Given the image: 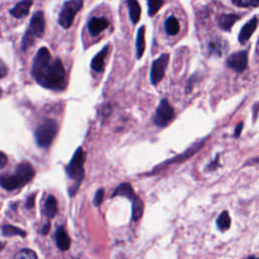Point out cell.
I'll return each mask as SVG.
<instances>
[{
    "instance_id": "obj_26",
    "label": "cell",
    "mask_w": 259,
    "mask_h": 259,
    "mask_svg": "<svg viewBox=\"0 0 259 259\" xmlns=\"http://www.w3.org/2000/svg\"><path fill=\"white\" fill-rule=\"evenodd\" d=\"M233 3L239 7H258L259 0H232Z\"/></svg>"
},
{
    "instance_id": "obj_7",
    "label": "cell",
    "mask_w": 259,
    "mask_h": 259,
    "mask_svg": "<svg viewBox=\"0 0 259 259\" xmlns=\"http://www.w3.org/2000/svg\"><path fill=\"white\" fill-rule=\"evenodd\" d=\"M174 117V110L168 103L166 99L162 100L156 110L155 116L153 118V122L156 126L160 128L166 127Z\"/></svg>"
},
{
    "instance_id": "obj_21",
    "label": "cell",
    "mask_w": 259,
    "mask_h": 259,
    "mask_svg": "<svg viewBox=\"0 0 259 259\" xmlns=\"http://www.w3.org/2000/svg\"><path fill=\"white\" fill-rule=\"evenodd\" d=\"M165 30L169 36L177 35L180 30L178 20L174 16H169L165 21Z\"/></svg>"
},
{
    "instance_id": "obj_19",
    "label": "cell",
    "mask_w": 259,
    "mask_h": 259,
    "mask_svg": "<svg viewBox=\"0 0 259 259\" xmlns=\"http://www.w3.org/2000/svg\"><path fill=\"white\" fill-rule=\"evenodd\" d=\"M132 201H133V203H132V220L137 222V221H139V219L142 217V215L144 213V203L137 196H135L132 199Z\"/></svg>"
},
{
    "instance_id": "obj_28",
    "label": "cell",
    "mask_w": 259,
    "mask_h": 259,
    "mask_svg": "<svg viewBox=\"0 0 259 259\" xmlns=\"http://www.w3.org/2000/svg\"><path fill=\"white\" fill-rule=\"evenodd\" d=\"M105 198V189L104 188H100L99 190L96 191L94 199H93V204L95 207H100L104 201Z\"/></svg>"
},
{
    "instance_id": "obj_16",
    "label": "cell",
    "mask_w": 259,
    "mask_h": 259,
    "mask_svg": "<svg viewBox=\"0 0 259 259\" xmlns=\"http://www.w3.org/2000/svg\"><path fill=\"white\" fill-rule=\"evenodd\" d=\"M136 196L132 185L130 183H122L120 184L114 191L112 198L115 197H125L129 200H132Z\"/></svg>"
},
{
    "instance_id": "obj_15",
    "label": "cell",
    "mask_w": 259,
    "mask_h": 259,
    "mask_svg": "<svg viewBox=\"0 0 259 259\" xmlns=\"http://www.w3.org/2000/svg\"><path fill=\"white\" fill-rule=\"evenodd\" d=\"M239 18L240 16L237 14H221L218 17V24L224 30H230Z\"/></svg>"
},
{
    "instance_id": "obj_27",
    "label": "cell",
    "mask_w": 259,
    "mask_h": 259,
    "mask_svg": "<svg viewBox=\"0 0 259 259\" xmlns=\"http://www.w3.org/2000/svg\"><path fill=\"white\" fill-rule=\"evenodd\" d=\"M14 258H27V259H37L38 255L36 254V252L31 249H21L19 250L18 253H16L14 256Z\"/></svg>"
},
{
    "instance_id": "obj_18",
    "label": "cell",
    "mask_w": 259,
    "mask_h": 259,
    "mask_svg": "<svg viewBox=\"0 0 259 259\" xmlns=\"http://www.w3.org/2000/svg\"><path fill=\"white\" fill-rule=\"evenodd\" d=\"M58 213V202L56 200V198L52 194L48 196L45 205H44V214L50 218L53 219Z\"/></svg>"
},
{
    "instance_id": "obj_8",
    "label": "cell",
    "mask_w": 259,
    "mask_h": 259,
    "mask_svg": "<svg viewBox=\"0 0 259 259\" xmlns=\"http://www.w3.org/2000/svg\"><path fill=\"white\" fill-rule=\"evenodd\" d=\"M169 63V55L163 54L161 55L157 60H155L152 64L151 72H150V79L153 85L158 84L162 78L164 77L165 70Z\"/></svg>"
},
{
    "instance_id": "obj_4",
    "label": "cell",
    "mask_w": 259,
    "mask_h": 259,
    "mask_svg": "<svg viewBox=\"0 0 259 259\" xmlns=\"http://www.w3.org/2000/svg\"><path fill=\"white\" fill-rule=\"evenodd\" d=\"M45 32V16L42 11H37L32 15L28 28L21 41L22 51H26L35 44L36 40L42 38Z\"/></svg>"
},
{
    "instance_id": "obj_12",
    "label": "cell",
    "mask_w": 259,
    "mask_h": 259,
    "mask_svg": "<svg viewBox=\"0 0 259 259\" xmlns=\"http://www.w3.org/2000/svg\"><path fill=\"white\" fill-rule=\"evenodd\" d=\"M258 25V19L257 17H253L250 21H248L241 29L240 34H239V42L244 45L245 43H247V41H249V39L251 38L252 34L255 31L256 27Z\"/></svg>"
},
{
    "instance_id": "obj_36",
    "label": "cell",
    "mask_w": 259,
    "mask_h": 259,
    "mask_svg": "<svg viewBox=\"0 0 259 259\" xmlns=\"http://www.w3.org/2000/svg\"><path fill=\"white\" fill-rule=\"evenodd\" d=\"M1 94H2V91H1V90H0V96H1Z\"/></svg>"
},
{
    "instance_id": "obj_29",
    "label": "cell",
    "mask_w": 259,
    "mask_h": 259,
    "mask_svg": "<svg viewBox=\"0 0 259 259\" xmlns=\"http://www.w3.org/2000/svg\"><path fill=\"white\" fill-rule=\"evenodd\" d=\"M35 201H36V194H30V196L26 199V202H25V207L26 209H31L34 208L35 206Z\"/></svg>"
},
{
    "instance_id": "obj_22",
    "label": "cell",
    "mask_w": 259,
    "mask_h": 259,
    "mask_svg": "<svg viewBox=\"0 0 259 259\" xmlns=\"http://www.w3.org/2000/svg\"><path fill=\"white\" fill-rule=\"evenodd\" d=\"M1 231H2V234L6 237H12V236L25 237L26 236V233L23 230L17 228V227H14L12 225H4L2 227Z\"/></svg>"
},
{
    "instance_id": "obj_5",
    "label": "cell",
    "mask_w": 259,
    "mask_h": 259,
    "mask_svg": "<svg viewBox=\"0 0 259 259\" xmlns=\"http://www.w3.org/2000/svg\"><path fill=\"white\" fill-rule=\"evenodd\" d=\"M58 132V126L54 120H45L36 130V142L40 148H49Z\"/></svg>"
},
{
    "instance_id": "obj_13",
    "label": "cell",
    "mask_w": 259,
    "mask_h": 259,
    "mask_svg": "<svg viewBox=\"0 0 259 259\" xmlns=\"http://www.w3.org/2000/svg\"><path fill=\"white\" fill-rule=\"evenodd\" d=\"M109 46H106L99 54H96L95 57L92 59L91 61V68L92 70H94L95 72H104L105 70V61H106V57L109 53Z\"/></svg>"
},
{
    "instance_id": "obj_17",
    "label": "cell",
    "mask_w": 259,
    "mask_h": 259,
    "mask_svg": "<svg viewBox=\"0 0 259 259\" xmlns=\"http://www.w3.org/2000/svg\"><path fill=\"white\" fill-rule=\"evenodd\" d=\"M127 5L130 12V18L136 24L141 17V7L137 0H127Z\"/></svg>"
},
{
    "instance_id": "obj_31",
    "label": "cell",
    "mask_w": 259,
    "mask_h": 259,
    "mask_svg": "<svg viewBox=\"0 0 259 259\" xmlns=\"http://www.w3.org/2000/svg\"><path fill=\"white\" fill-rule=\"evenodd\" d=\"M7 161H8L7 156L3 152L0 151V169H2L6 166Z\"/></svg>"
},
{
    "instance_id": "obj_32",
    "label": "cell",
    "mask_w": 259,
    "mask_h": 259,
    "mask_svg": "<svg viewBox=\"0 0 259 259\" xmlns=\"http://www.w3.org/2000/svg\"><path fill=\"white\" fill-rule=\"evenodd\" d=\"M242 129H243V123H240L237 127H236V130H235V137L238 138L241 133H242Z\"/></svg>"
},
{
    "instance_id": "obj_9",
    "label": "cell",
    "mask_w": 259,
    "mask_h": 259,
    "mask_svg": "<svg viewBox=\"0 0 259 259\" xmlns=\"http://www.w3.org/2000/svg\"><path fill=\"white\" fill-rule=\"evenodd\" d=\"M227 64L230 68H232L234 71L241 73L243 72L248 65V53L247 51H240L232 54L228 60H227Z\"/></svg>"
},
{
    "instance_id": "obj_14",
    "label": "cell",
    "mask_w": 259,
    "mask_h": 259,
    "mask_svg": "<svg viewBox=\"0 0 259 259\" xmlns=\"http://www.w3.org/2000/svg\"><path fill=\"white\" fill-rule=\"evenodd\" d=\"M31 4L32 0H21L10 10V14L15 18H22L28 14Z\"/></svg>"
},
{
    "instance_id": "obj_3",
    "label": "cell",
    "mask_w": 259,
    "mask_h": 259,
    "mask_svg": "<svg viewBox=\"0 0 259 259\" xmlns=\"http://www.w3.org/2000/svg\"><path fill=\"white\" fill-rule=\"evenodd\" d=\"M86 159V153L84 150L79 147L73 157L71 158L68 165L65 167V171H66L67 176L69 179L73 180V185L69 188L70 197H74L75 193L78 191L79 186L84 178V162Z\"/></svg>"
},
{
    "instance_id": "obj_10",
    "label": "cell",
    "mask_w": 259,
    "mask_h": 259,
    "mask_svg": "<svg viewBox=\"0 0 259 259\" xmlns=\"http://www.w3.org/2000/svg\"><path fill=\"white\" fill-rule=\"evenodd\" d=\"M110 22L105 17H92L88 22V31L92 37L99 36L102 31L108 28Z\"/></svg>"
},
{
    "instance_id": "obj_20",
    "label": "cell",
    "mask_w": 259,
    "mask_h": 259,
    "mask_svg": "<svg viewBox=\"0 0 259 259\" xmlns=\"http://www.w3.org/2000/svg\"><path fill=\"white\" fill-rule=\"evenodd\" d=\"M136 48H137V58L141 59L146 48L145 42V26H141L138 30L137 39H136Z\"/></svg>"
},
{
    "instance_id": "obj_30",
    "label": "cell",
    "mask_w": 259,
    "mask_h": 259,
    "mask_svg": "<svg viewBox=\"0 0 259 259\" xmlns=\"http://www.w3.org/2000/svg\"><path fill=\"white\" fill-rule=\"evenodd\" d=\"M8 73V68L6 67V65L0 60V79L5 77Z\"/></svg>"
},
{
    "instance_id": "obj_35",
    "label": "cell",
    "mask_w": 259,
    "mask_h": 259,
    "mask_svg": "<svg viewBox=\"0 0 259 259\" xmlns=\"http://www.w3.org/2000/svg\"><path fill=\"white\" fill-rule=\"evenodd\" d=\"M4 246H5V244L3 242H0V251L4 248Z\"/></svg>"
},
{
    "instance_id": "obj_23",
    "label": "cell",
    "mask_w": 259,
    "mask_h": 259,
    "mask_svg": "<svg viewBox=\"0 0 259 259\" xmlns=\"http://www.w3.org/2000/svg\"><path fill=\"white\" fill-rule=\"evenodd\" d=\"M230 225H231V218H230L228 212L225 211L219 216V218L217 220V226H218L219 230L226 231L230 228Z\"/></svg>"
},
{
    "instance_id": "obj_6",
    "label": "cell",
    "mask_w": 259,
    "mask_h": 259,
    "mask_svg": "<svg viewBox=\"0 0 259 259\" xmlns=\"http://www.w3.org/2000/svg\"><path fill=\"white\" fill-rule=\"evenodd\" d=\"M82 5L83 0H68L67 2H65L59 14V24L63 28H69L72 25L77 12L82 8Z\"/></svg>"
},
{
    "instance_id": "obj_33",
    "label": "cell",
    "mask_w": 259,
    "mask_h": 259,
    "mask_svg": "<svg viewBox=\"0 0 259 259\" xmlns=\"http://www.w3.org/2000/svg\"><path fill=\"white\" fill-rule=\"evenodd\" d=\"M50 227H51L50 223H46V224L44 225V227L42 228V234H43V235H47V234L49 233V231H50Z\"/></svg>"
},
{
    "instance_id": "obj_34",
    "label": "cell",
    "mask_w": 259,
    "mask_h": 259,
    "mask_svg": "<svg viewBox=\"0 0 259 259\" xmlns=\"http://www.w3.org/2000/svg\"><path fill=\"white\" fill-rule=\"evenodd\" d=\"M218 159H219V157L216 158V161H213V163L209 166V169H214V167H215V168L217 167V165H218Z\"/></svg>"
},
{
    "instance_id": "obj_11",
    "label": "cell",
    "mask_w": 259,
    "mask_h": 259,
    "mask_svg": "<svg viewBox=\"0 0 259 259\" xmlns=\"http://www.w3.org/2000/svg\"><path fill=\"white\" fill-rule=\"evenodd\" d=\"M55 238H56V243L58 248L61 251H67L70 248L71 245V240L69 235L67 234V232L65 231L64 227L61 226L58 228V230L56 231L55 234Z\"/></svg>"
},
{
    "instance_id": "obj_1",
    "label": "cell",
    "mask_w": 259,
    "mask_h": 259,
    "mask_svg": "<svg viewBox=\"0 0 259 259\" xmlns=\"http://www.w3.org/2000/svg\"><path fill=\"white\" fill-rule=\"evenodd\" d=\"M31 75L43 87L63 91L67 87V74L60 59H52L46 47L41 48L32 62Z\"/></svg>"
},
{
    "instance_id": "obj_25",
    "label": "cell",
    "mask_w": 259,
    "mask_h": 259,
    "mask_svg": "<svg viewBox=\"0 0 259 259\" xmlns=\"http://www.w3.org/2000/svg\"><path fill=\"white\" fill-rule=\"evenodd\" d=\"M148 13L150 16L155 15L163 5V0H147Z\"/></svg>"
},
{
    "instance_id": "obj_24",
    "label": "cell",
    "mask_w": 259,
    "mask_h": 259,
    "mask_svg": "<svg viewBox=\"0 0 259 259\" xmlns=\"http://www.w3.org/2000/svg\"><path fill=\"white\" fill-rule=\"evenodd\" d=\"M227 49V43L224 40H214L209 44V51L213 54L222 55Z\"/></svg>"
},
{
    "instance_id": "obj_2",
    "label": "cell",
    "mask_w": 259,
    "mask_h": 259,
    "mask_svg": "<svg viewBox=\"0 0 259 259\" xmlns=\"http://www.w3.org/2000/svg\"><path fill=\"white\" fill-rule=\"evenodd\" d=\"M36 175V170L27 161H22L14 169L13 173L0 175V186L5 190L12 191L30 182Z\"/></svg>"
}]
</instances>
